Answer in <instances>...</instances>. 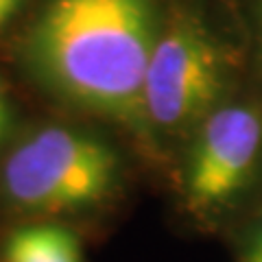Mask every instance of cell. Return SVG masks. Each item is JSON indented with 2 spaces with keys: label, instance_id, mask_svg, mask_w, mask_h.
Instances as JSON below:
<instances>
[{
  "label": "cell",
  "instance_id": "ba28073f",
  "mask_svg": "<svg viewBox=\"0 0 262 262\" xmlns=\"http://www.w3.org/2000/svg\"><path fill=\"white\" fill-rule=\"evenodd\" d=\"M20 0H0V24H5L13 15V11L18 9Z\"/></svg>",
  "mask_w": 262,
  "mask_h": 262
},
{
  "label": "cell",
  "instance_id": "9c48e42d",
  "mask_svg": "<svg viewBox=\"0 0 262 262\" xmlns=\"http://www.w3.org/2000/svg\"><path fill=\"white\" fill-rule=\"evenodd\" d=\"M256 39H258V51L262 57V0H256Z\"/></svg>",
  "mask_w": 262,
  "mask_h": 262
},
{
  "label": "cell",
  "instance_id": "5b68a950",
  "mask_svg": "<svg viewBox=\"0 0 262 262\" xmlns=\"http://www.w3.org/2000/svg\"><path fill=\"white\" fill-rule=\"evenodd\" d=\"M5 262H83L75 232L63 225H27L11 232L3 249Z\"/></svg>",
  "mask_w": 262,
  "mask_h": 262
},
{
  "label": "cell",
  "instance_id": "7a4b0ae2",
  "mask_svg": "<svg viewBox=\"0 0 262 262\" xmlns=\"http://www.w3.org/2000/svg\"><path fill=\"white\" fill-rule=\"evenodd\" d=\"M118 177L114 149L96 136L68 127L37 131L3 166V190L22 210L63 214L96 206Z\"/></svg>",
  "mask_w": 262,
  "mask_h": 262
},
{
  "label": "cell",
  "instance_id": "6da1fadb",
  "mask_svg": "<svg viewBox=\"0 0 262 262\" xmlns=\"http://www.w3.org/2000/svg\"><path fill=\"white\" fill-rule=\"evenodd\" d=\"M160 31L153 0H51L24 53L33 75L63 101L140 125Z\"/></svg>",
  "mask_w": 262,
  "mask_h": 262
},
{
  "label": "cell",
  "instance_id": "52a82bcc",
  "mask_svg": "<svg viewBox=\"0 0 262 262\" xmlns=\"http://www.w3.org/2000/svg\"><path fill=\"white\" fill-rule=\"evenodd\" d=\"M241 262H262V221L256 225L253 234L249 236L247 245H245Z\"/></svg>",
  "mask_w": 262,
  "mask_h": 262
},
{
  "label": "cell",
  "instance_id": "3957f363",
  "mask_svg": "<svg viewBox=\"0 0 262 262\" xmlns=\"http://www.w3.org/2000/svg\"><path fill=\"white\" fill-rule=\"evenodd\" d=\"M236 70L232 46L196 15L162 27L144 81L146 120L184 129L206 120L227 94Z\"/></svg>",
  "mask_w": 262,
  "mask_h": 262
},
{
  "label": "cell",
  "instance_id": "8992f818",
  "mask_svg": "<svg viewBox=\"0 0 262 262\" xmlns=\"http://www.w3.org/2000/svg\"><path fill=\"white\" fill-rule=\"evenodd\" d=\"M11 125H13V107H11V101L5 90L3 79H0V144L5 142L7 134L11 131Z\"/></svg>",
  "mask_w": 262,
  "mask_h": 262
},
{
  "label": "cell",
  "instance_id": "277c9868",
  "mask_svg": "<svg viewBox=\"0 0 262 262\" xmlns=\"http://www.w3.org/2000/svg\"><path fill=\"white\" fill-rule=\"evenodd\" d=\"M262 155V107L221 105L203 120L186 170V190L201 210L225 206L256 170Z\"/></svg>",
  "mask_w": 262,
  "mask_h": 262
}]
</instances>
